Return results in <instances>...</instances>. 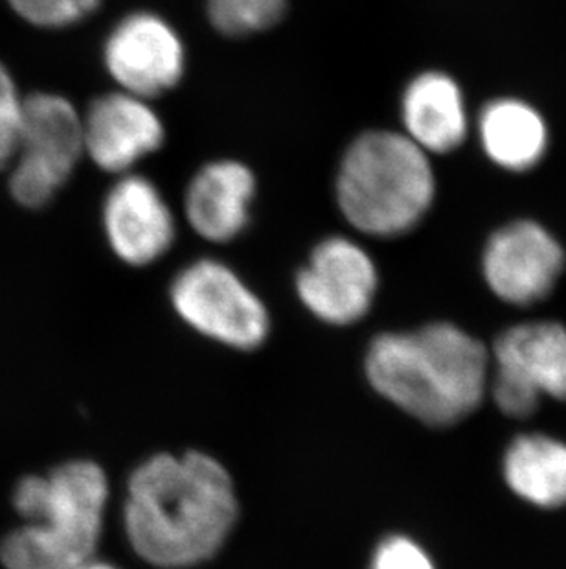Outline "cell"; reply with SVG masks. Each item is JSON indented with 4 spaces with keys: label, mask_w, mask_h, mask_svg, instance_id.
<instances>
[{
    "label": "cell",
    "mask_w": 566,
    "mask_h": 569,
    "mask_svg": "<svg viewBox=\"0 0 566 569\" xmlns=\"http://www.w3.org/2000/svg\"><path fill=\"white\" fill-rule=\"evenodd\" d=\"M377 290L374 260L350 238L322 240L296 277L300 301L321 321L352 325L366 316Z\"/></svg>",
    "instance_id": "9"
},
{
    "label": "cell",
    "mask_w": 566,
    "mask_h": 569,
    "mask_svg": "<svg viewBox=\"0 0 566 569\" xmlns=\"http://www.w3.org/2000/svg\"><path fill=\"white\" fill-rule=\"evenodd\" d=\"M565 254L543 227L518 221L487 243L484 274L503 301L528 307L545 299L559 279Z\"/></svg>",
    "instance_id": "12"
},
{
    "label": "cell",
    "mask_w": 566,
    "mask_h": 569,
    "mask_svg": "<svg viewBox=\"0 0 566 569\" xmlns=\"http://www.w3.org/2000/svg\"><path fill=\"white\" fill-rule=\"evenodd\" d=\"M287 0H206V13L226 38H246L265 32L282 21Z\"/></svg>",
    "instance_id": "17"
},
{
    "label": "cell",
    "mask_w": 566,
    "mask_h": 569,
    "mask_svg": "<svg viewBox=\"0 0 566 569\" xmlns=\"http://www.w3.org/2000/svg\"><path fill=\"white\" fill-rule=\"evenodd\" d=\"M335 198L353 229L370 237H400L433 203V168L406 134L368 131L344 151Z\"/></svg>",
    "instance_id": "4"
},
{
    "label": "cell",
    "mask_w": 566,
    "mask_h": 569,
    "mask_svg": "<svg viewBox=\"0 0 566 569\" xmlns=\"http://www.w3.org/2000/svg\"><path fill=\"white\" fill-rule=\"evenodd\" d=\"M370 569H434V565L411 538L391 537L375 549Z\"/></svg>",
    "instance_id": "20"
},
{
    "label": "cell",
    "mask_w": 566,
    "mask_h": 569,
    "mask_svg": "<svg viewBox=\"0 0 566 569\" xmlns=\"http://www.w3.org/2000/svg\"><path fill=\"white\" fill-rule=\"evenodd\" d=\"M24 102L17 81L4 63H0V170L10 168L16 157L24 120Z\"/></svg>",
    "instance_id": "19"
},
{
    "label": "cell",
    "mask_w": 566,
    "mask_h": 569,
    "mask_svg": "<svg viewBox=\"0 0 566 569\" xmlns=\"http://www.w3.org/2000/svg\"><path fill=\"white\" fill-rule=\"evenodd\" d=\"M237 518L226 468L188 451L151 457L129 478L123 526L140 559L159 569H190L214 559Z\"/></svg>",
    "instance_id": "1"
},
{
    "label": "cell",
    "mask_w": 566,
    "mask_h": 569,
    "mask_svg": "<svg viewBox=\"0 0 566 569\" xmlns=\"http://www.w3.org/2000/svg\"><path fill=\"white\" fill-rule=\"evenodd\" d=\"M493 355V398L503 413L528 417L543 395L566 400V330L559 322L509 328Z\"/></svg>",
    "instance_id": "7"
},
{
    "label": "cell",
    "mask_w": 566,
    "mask_h": 569,
    "mask_svg": "<svg viewBox=\"0 0 566 569\" xmlns=\"http://www.w3.org/2000/svg\"><path fill=\"white\" fill-rule=\"evenodd\" d=\"M487 361L481 341L454 325L436 322L374 339L366 375L375 391L406 413L425 425L449 426L482 402Z\"/></svg>",
    "instance_id": "2"
},
{
    "label": "cell",
    "mask_w": 566,
    "mask_h": 569,
    "mask_svg": "<svg viewBox=\"0 0 566 569\" xmlns=\"http://www.w3.org/2000/svg\"><path fill=\"white\" fill-rule=\"evenodd\" d=\"M170 296L190 327L232 349H256L267 338L263 302L220 260L203 258L186 266L173 280Z\"/></svg>",
    "instance_id": "6"
},
{
    "label": "cell",
    "mask_w": 566,
    "mask_h": 569,
    "mask_svg": "<svg viewBox=\"0 0 566 569\" xmlns=\"http://www.w3.org/2000/svg\"><path fill=\"white\" fill-rule=\"evenodd\" d=\"M74 569H120L114 565H109V562H103V560H98L97 557L91 560H87L83 565L78 566Z\"/></svg>",
    "instance_id": "21"
},
{
    "label": "cell",
    "mask_w": 566,
    "mask_h": 569,
    "mask_svg": "<svg viewBox=\"0 0 566 569\" xmlns=\"http://www.w3.org/2000/svg\"><path fill=\"white\" fill-rule=\"evenodd\" d=\"M103 0H8L22 21L47 30H61L85 21Z\"/></svg>",
    "instance_id": "18"
},
{
    "label": "cell",
    "mask_w": 566,
    "mask_h": 569,
    "mask_svg": "<svg viewBox=\"0 0 566 569\" xmlns=\"http://www.w3.org/2000/svg\"><path fill=\"white\" fill-rule=\"evenodd\" d=\"M81 133L85 156L114 176L133 172L166 140L164 122L150 100L120 89L89 103L81 113Z\"/></svg>",
    "instance_id": "10"
},
{
    "label": "cell",
    "mask_w": 566,
    "mask_h": 569,
    "mask_svg": "<svg viewBox=\"0 0 566 569\" xmlns=\"http://www.w3.org/2000/svg\"><path fill=\"white\" fill-rule=\"evenodd\" d=\"M109 500L97 462L70 461L17 485L13 503L27 526L0 546L6 569H74L97 557Z\"/></svg>",
    "instance_id": "3"
},
{
    "label": "cell",
    "mask_w": 566,
    "mask_h": 569,
    "mask_svg": "<svg viewBox=\"0 0 566 569\" xmlns=\"http://www.w3.org/2000/svg\"><path fill=\"white\" fill-rule=\"evenodd\" d=\"M481 137L493 161L508 170H528L546 150V126L535 109L501 100L482 113Z\"/></svg>",
    "instance_id": "16"
},
{
    "label": "cell",
    "mask_w": 566,
    "mask_h": 569,
    "mask_svg": "<svg viewBox=\"0 0 566 569\" xmlns=\"http://www.w3.org/2000/svg\"><path fill=\"white\" fill-rule=\"evenodd\" d=\"M403 124L406 137L423 151L454 150L467 131L458 86L439 72L416 78L403 94Z\"/></svg>",
    "instance_id": "14"
},
{
    "label": "cell",
    "mask_w": 566,
    "mask_h": 569,
    "mask_svg": "<svg viewBox=\"0 0 566 569\" xmlns=\"http://www.w3.org/2000/svg\"><path fill=\"white\" fill-rule=\"evenodd\" d=\"M103 64L120 91L153 100L181 83L186 49L164 17L133 11L108 33Z\"/></svg>",
    "instance_id": "8"
},
{
    "label": "cell",
    "mask_w": 566,
    "mask_h": 569,
    "mask_svg": "<svg viewBox=\"0 0 566 569\" xmlns=\"http://www.w3.org/2000/svg\"><path fill=\"white\" fill-rule=\"evenodd\" d=\"M83 151L81 113L69 98L33 92L10 168V192L27 209H41L69 183Z\"/></svg>",
    "instance_id": "5"
},
{
    "label": "cell",
    "mask_w": 566,
    "mask_h": 569,
    "mask_svg": "<svg viewBox=\"0 0 566 569\" xmlns=\"http://www.w3.org/2000/svg\"><path fill=\"white\" fill-rule=\"evenodd\" d=\"M254 196L256 178L246 164L234 159L206 162L184 192L188 226L209 242H230L249 226Z\"/></svg>",
    "instance_id": "13"
},
{
    "label": "cell",
    "mask_w": 566,
    "mask_h": 569,
    "mask_svg": "<svg viewBox=\"0 0 566 569\" xmlns=\"http://www.w3.org/2000/svg\"><path fill=\"white\" fill-rule=\"evenodd\" d=\"M504 476L513 492L534 506H565L566 445L546 436L517 437L504 457Z\"/></svg>",
    "instance_id": "15"
},
{
    "label": "cell",
    "mask_w": 566,
    "mask_h": 569,
    "mask_svg": "<svg viewBox=\"0 0 566 569\" xmlns=\"http://www.w3.org/2000/svg\"><path fill=\"white\" fill-rule=\"evenodd\" d=\"M103 229L109 246L129 266H150L175 242V214L151 179L129 172L118 176L103 199Z\"/></svg>",
    "instance_id": "11"
}]
</instances>
